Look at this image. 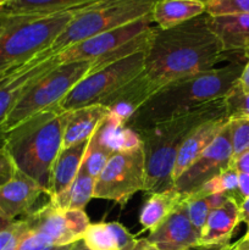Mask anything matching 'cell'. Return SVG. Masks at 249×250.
I'll list each match as a JSON object with an SVG mask.
<instances>
[{
  "instance_id": "obj_1",
  "label": "cell",
  "mask_w": 249,
  "mask_h": 250,
  "mask_svg": "<svg viewBox=\"0 0 249 250\" xmlns=\"http://www.w3.org/2000/svg\"><path fill=\"white\" fill-rule=\"evenodd\" d=\"M205 14L168 29L155 26L141 76L156 93L180 78L214 68L226 56Z\"/></svg>"
},
{
  "instance_id": "obj_2",
  "label": "cell",
  "mask_w": 249,
  "mask_h": 250,
  "mask_svg": "<svg viewBox=\"0 0 249 250\" xmlns=\"http://www.w3.org/2000/svg\"><path fill=\"white\" fill-rule=\"evenodd\" d=\"M244 65L241 61H232L224 67L210 68L164 85L142 105L126 127L138 132L224 99L238 82Z\"/></svg>"
},
{
  "instance_id": "obj_3",
  "label": "cell",
  "mask_w": 249,
  "mask_h": 250,
  "mask_svg": "<svg viewBox=\"0 0 249 250\" xmlns=\"http://www.w3.org/2000/svg\"><path fill=\"white\" fill-rule=\"evenodd\" d=\"M221 116H226L224 99L208 103L181 116L137 132L145 155L144 192L151 194L171 189L173 166L185 139L203 122Z\"/></svg>"
},
{
  "instance_id": "obj_4",
  "label": "cell",
  "mask_w": 249,
  "mask_h": 250,
  "mask_svg": "<svg viewBox=\"0 0 249 250\" xmlns=\"http://www.w3.org/2000/svg\"><path fill=\"white\" fill-rule=\"evenodd\" d=\"M70 111L56 106L43 110L9 131L4 148L17 171L36 181L45 190L49 171L62 148Z\"/></svg>"
},
{
  "instance_id": "obj_5",
  "label": "cell",
  "mask_w": 249,
  "mask_h": 250,
  "mask_svg": "<svg viewBox=\"0 0 249 250\" xmlns=\"http://www.w3.org/2000/svg\"><path fill=\"white\" fill-rule=\"evenodd\" d=\"M156 1L158 0H98L80 7L65 29L39 55L45 58L58 55L84 39L138 21L151 14Z\"/></svg>"
},
{
  "instance_id": "obj_6",
  "label": "cell",
  "mask_w": 249,
  "mask_h": 250,
  "mask_svg": "<svg viewBox=\"0 0 249 250\" xmlns=\"http://www.w3.org/2000/svg\"><path fill=\"white\" fill-rule=\"evenodd\" d=\"M80 7L43 16L9 17L0 34V71L22 65L46 50Z\"/></svg>"
},
{
  "instance_id": "obj_7",
  "label": "cell",
  "mask_w": 249,
  "mask_h": 250,
  "mask_svg": "<svg viewBox=\"0 0 249 250\" xmlns=\"http://www.w3.org/2000/svg\"><path fill=\"white\" fill-rule=\"evenodd\" d=\"M92 65L93 60H87L56 66L24 93L2 124V132L6 134L24 120L56 106L81 80L88 76Z\"/></svg>"
},
{
  "instance_id": "obj_8",
  "label": "cell",
  "mask_w": 249,
  "mask_h": 250,
  "mask_svg": "<svg viewBox=\"0 0 249 250\" xmlns=\"http://www.w3.org/2000/svg\"><path fill=\"white\" fill-rule=\"evenodd\" d=\"M146 50L116 61L81 80L71 92L58 104L62 111H72L78 107L100 104L115 90L120 89L141 75L144 67Z\"/></svg>"
},
{
  "instance_id": "obj_9",
  "label": "cell",
  "mask_w": 249,
  "mask_h": 250,
  "mask_svg": "<svg viewBox=\"0 0 249 250\" xmlns=\"http://www.w3.org/2000/svg\"><path fill=\"white\" fill-rule=\"evenodd\" d=\"M145 187V155L142 146L117 151L107 160L94 183L93 198L124 205Z\"/></svg>"
},
{
  "instance_id": "obj_10",
  "label": "cell",
  "mask_w": 249,
  "mask_h": 250,
  "mask_svg": "<svg viewBox=\"0 0 249 250\" xmlns=\"http://www.w3.org/2000/svg\"><path fill=\"white\" fill-rule=\"evenodd\" d=\"M28 231L51 244L65 247L82 239L90 221L84 210H61L50 202L26 215Z\"/></svg>"
},
{
  "instance_id": "obj_11",
  "label": "cell",
  "mask_w": 249,
  "mask_h": 250,
  "mask_svg": "<svg viewBox=\"0 0 249 250\" xmlns=\"http://www.w3.org/2000/svg\"><path fill=\"white\" fill-rule=\"evenodd\" d=\"M232 158L233 149L228 121L214 142L173 182V188L185 195L195 192L208 181L228 168Z\"/></svg>"
},
{
  "instance_id": "obj_12",
  "label": "cell",
  "mask_w": 249,
  "mask_h": 250,
  "mask_svg": "<svg viewBox=\"0 0 249 250\" xmlns=\"http://www.w3.org/2000/svg\"><path fill=\"white\" fill-rule=\"evenodd\" d=\"M153 26L154 22L150 14L126 26L97 34L80 43L73 44L72 46L55 55L56 61L59 65H63V63L76 62V61L99 60L114 53L115 50L131 42L136 37L141 36Z\"/></svg>"
},
{
  "instance_id": "obj_13",
  "label": "cell",
  "mask_w": 249,
  "mask_h": 250,
  "mask_svg": "<svg viewBox=\"0 0 249 250\" xmlns=\"http://www.w3.org/2000/svg\"><path fill=\"white\" fill-rule=\"evenodd\" d=\"M59 66L55 55L50 58L37 55L32 60L16 66L0 80V149L4 148L2 124L24 93L42 77Z\"/></svg>"
},
{
  "instance_id": "obj_14",
  "label": "cell",
  "mask_w": 249,
  "mask_h": 250,
  "mask_svg": "<svg viewBox=\"0 0 249 250\" xmlns=\"http://www.w3.org/2000/svg\"><path fill=\"white\" fill-rule=\"evenodd\" d=\"M200 232L188 216L187 202H183L175 212L160 226L150 232L146 239L159 250H190L199 247Z\"/></svg>"
},
{
  "instance_id": "obj_15",
  "label": "cell",
  "mask_w": 249,
  "mask_h": 250,
  "mask_svg": "<svg viewBox=\"0 0 249 250\" xmlns=\"http://www.w3.org/2000/svg\"><path fill=\"white\" fill-rule=\"evenodd\" d=\"M42 194H45L43 187L17 171L11 181L0 187V219L14 221L21 215L31 214Z\"/></svg>"
},
{
  "instance_id": "obj_16",
  "label": "cell",
  "mask_w": 249,
  "mask_h": 250,
  "mask_svg": "<svg viewBox=\"0 0 249 250\" xmlns=\"http://www.w3.org/2000/svg\"><path fill=\"white\" fill-rule=\"evenodd\" d=\"M228 121L229 120L227 116L209 120L195 127L188 134L178 150L172 171V182H175L197 160L198 156L214 142V139L219 136L224 127L228 124Z\"/></svg>"
},
{
  "instance_id": "obj_17",
  "label": "cell",
  "mask_w": 249,
  "mask_h": 250,
  "mask_svg": "<svg viewBox=\"0 0 249 250\" xmlns=\"http://www.w3.org/2000/svg\"><path fill=\"white\" fill-rule=\"evenodd\" d=\"M88 143L89 139L67 148H61L59 151L49 171L48 185L45 188V194H48L50 199L60 195L72 185L80 171Z\"/></svg>"
},
{
  "instance_id": "obj_18",
  "label": "cell",
  "mask_w": 249,
  "mask_h": 250,
  "mask_svg": "<svg viewBox=\"0 0 249 250\" xmlns=\"http://www.w3.org/2000/svg\"><path fill=\"white\" fill-rule=\"evenodd\" d=\"M154 90L149 87L141 75L124 84L120 89L105 98L100 104L109 109L110 115L119 119L124 125L141 109L142 105L154 95Z\"/></svg>"
},
{
  "instance_id": "obj_19",
  "label": "cell",
  "mask_w": 249,
  "mask_h": 250,
  "mask_svg": "<svg viewBox=\"0 0 249 250\" xmlns=\"http://www.w3.org/2000/svg\"><path fill=\"white\" fill-rule=\"evenodd\" d=\"M239 224V203L233 197H229L226 204L209 212L207 222L200 231L199 247L229 243V239Z\"/></svg>"
},
{
  "instance_id": "obj_20",
  "label": "cell",
  "mask_w": 249,
  "mask_h": 250,
  "mask_svg": "<svg viewBox=\"0 0 249 250\" xmlns=\"http://www.w3.org/2000/svg\"><path fill=\"white\" fill-rule=\"evenodd\" d=\"M208 24L225 53L244 54L249 50V15H209Z\"/></svg>"
},
{
  "instance_id": "obj_21",
  "label": "cell",
  "mask_w": 249,
  "mask_h": 250,
  "mask_svg": "<svg viewBox=\"0 0 249 250\" xmlns=\"http://www.w3.org/2000/svg\"><path fill=\"white\" fill-rule=\"evenodd\" d=\"M109 114V109L102 104L88 105L70 111L63 132L62 148L89 139Z\"/></svg>"
},
{
  "instance_id": "obj_22",
  "label": "cell",
  "mask_w": 249,
  "mask_h": 250,
  "mask_svg": "<svg viewBox=\"0 0 249 250\" xmlns=\"http://www.w3.org/2000/svg\"><path fill=\"white\" fill-rule=\"evenodd\" d=\"M207 12V4L197 0H158L151 19L160 29H168Z\"/></svg>"
},
{
  "instance_id": "obj_23",
  "label": "cell",
  "mask_w": 249,
  "mask_h": 250,
  "mask_svg": "<svg viewBox=\"0 0 249 250\" xmlns=\"http://www.w3.org/2000/svg\"><path fill=\"white\" fill-rule=\"evenodd\" d=\"M186 200V195L176 190L175 188L151 193L146 199L139 216L143 229L153 232L158 229L172 212Z\"/></svg>"
},
{
  "instance_id": "obj_24",
  "label": "cell",
  "mask_w": 249,
  "mask_h": 250,
  "mask_svg": "<svg viewBox=\"0 0 249 250\" xmlns=\"http://www.w3.org/2000/svg\"><path fill=\"white\" fill-rule=\"evenodd\" d=\"M98 0H10L0 7L1 16H43L75 7L84 6Z\"/></svg>"
},
{
  "instance_id": "obj_25",
  "label": "cell",
  "mask_w": 249,
  "mask_h": 250,
  "mask_svg": "<svg viewBox=\"0 0 249 250\" xmlns=\"http://www.w3.org/2000/svg\"><path fill=\"white\" fill-rule=\"evenodd\" d=\"M94 183L95 178L81 166L72 185L60 195L51 198L50 203L61 210H83L93 198Z\"/></svg>"
},
{
  "instance_id": "obj_26",
  "label": "cell",
  "mask_w": 249,
  "mask_h": 250,
  "mask_svg": "<svg viewBox=\"0 0 249 250\" xmlns=\"http://www.w3.org/2000/svg\"><path fill=\"white\" fill-rule=\"evenodd\" d=\"M112 154L114 153L100 142L97 128L89 138V143L81 166L87 171L88 175L92 176L93 178H97Z\"/></svg>"
},
{
  "instance_id": "obj_27",
  "label": "cell",
  "mask_w": 249,
  "mask_h": 250,
  "mask_svg": "<svg viewBox=\"0 0 249 250\" xmlns=\"http://www.w3.org/2000/svg\"><path fill=\"white\" fill-rule=\"evenodd\" d=\"M90 250H120L119 243L109 224H89L82 237Z\"/></svg>"
},
{
  "instance_id": "obj_28",
  "label": "cell",
  "mask_w": 249,
  "mask_h": 250,
  "mask_svg": "<svg viewBox=\"0 0 249 250\" xmlns=\"http://www.w3.org/2000/svg\"><path fill=\"white\" fill-rule=\"evenodd\" d=\"M224 102L228 120L249 119V92H244L238 82L224 98Z\"/></svg>"
},
{
  "instance_id": "obj_29",
  "label": "cell",
  "mask_w": 249,
  "mask_h": 250,
  "mask_svg": "<svg viewBox=\"0 0 249 250\" xmlns=\"http://www.w3.org/2000/svg\"><path fill=\"white\" fill-rule=\"evenodd\" d=\"M28 232L26 219L10 221L0 229V250H17Z\"/></svg>"
},
{
  "instance_id": "obj_30",
  "label": "cell",
  "mask_w": 249,
  "mask_h": 250,
  "mask_svg": "<svg viewBox=\"0 0 249 250\" xmlns=\"http://www.w3.org/2000/svg\"><path fill=\"white\" fill-rule=\"evenodd\" d=\"M232 149L234 156L249 151V119L229 120Z\"/></svg>"
},
{
  "instance_id": "obj_31",
  "label": "cell",
  "mask_w": 249,
  "mask_h": 250,
  "mask_svg": "<svg viewBox=\"0 0 249 250\" xmlns=\"http://www.w3.org/2000/svg\"><path fill=\"white\" fill-rule=\"evenodd\" d=\"M207 14L210 16L219 15H249V0H209Z\"/></svg>"
},
{
  "instance_id": "obj_32",
  "label": "cell",
  "mask_w": 249,
  "mask_h": 250,
  "mask_svg": "<svg viewBox=\"0 0 249 250\" xmlns=\"http://www.w3.org/2000/svg\"><path fill=\"white\" fill-rule=\"evenodd\" d=\"M186 202H187L188 216H189L190 222L200 232L203 227H204L208 215L210 212L209 207H208L204 198H202V199H193V198L186 197Z\"/></svg>"
},
{
  "instance_id": "obj_33",
  "label": "cell",
  "mask_w": 249,
  "mask_h": 250,
  "mask_svg": "<svg viewBox=\"0 0 249 250\" xmlns=\"http://www.w3.org/2000/svg\"><path fill=\"white\" fill-rule=\"evenodd\" d=\"M68 246H54V244H51L50 242H48L45 238L39 236V234L28 231L21 241V243H20L17 250H66Z\"/></svg>"
},
{
  "instance_id": "obj_34",
  "label": "cell",
  "mask_w": 249,
  "mask_h": 250,
  "mask_svg": "<svg viewBox=\"0 0 249 250\" xmlns=\"http://www.w3.org/2000/svg\"><path fill=\"white\" fill-rule=\"evenodd\" d=\"M17 172V168L5 148L0 149V187L11 181Z\"/></svg>"
},
{
  "instance_id": "obj_35",
  "label": "cell",
  "mask_w": 249,
  "mask_h": 250,
  "mask_svg": "<svg viewBox=\"0 0 249 250\" xmlns=\"http://www.w3.org/2000/svg\"><path fill=\"white\" fill-rule=\"evenodd\" d=\"M229 167L236 170L238 173H249V151L232 158Z\"/></svg>"
},
{
  "instance_id": "obj_36",
  "label": "cell",
  "mask_w": 249,
  "mask_h": 250,
  "mask_svg": "<svg viewBox=\"0 0 249 250\" xmlns=\"http://www.w3.org/2000/svg\"><path fill=\"white\" fill-rule=\"evenodd\" d=\"M247 198H249V173H238L239 205Z\"/></svg>"
},
{
  "instance_id": "obj_37",
  "label": "cell",
  "mask_w": 249,
  "mask_h": 250,
  "mask_svg": "<svg viewBox=\"0 0 249 250\" xmlns=\"http://www.w3.org/2000/svg\"><path fill=\"white\" fill-rule=\"evenodd\" d=\"M229 197H231V195L228 194H211L205 197L204 199L205 202H207L208 207H209L210 211H211V210L219 209L222 205L226 204V202L229 199Z\"/></svg>"
},
{
  "instance_id": "obj_38",
  "label": "cell",
  "mask_w": 249,
  "mask_h": 250,
  "mask_svg": "<svg viewBox=\"0 0 249 250\" xmlns=\"http://www.w3.org/2000/svg\"><path fill=\"white\" fill-rule=\"evenodd\" d=\"M124 250H159L154 246L153 243L148 241L146 238H142V239H137Z\"/></svg>"
},
{
  "instance_id": "obj_39",
  "label": "cell",
  "mask_w": 249,
  "mask_h": 250,
  "mask_svg": "<svg viewBox=\"0 0 249 250\" xmlns=\"http://www.w3.org/2000/svg\"><path fill=\"white\" fill-rule=\"evenodd\" d=\"M239 211H241V222H244L247 225V233H249V198L241 203Z\"/></svg>"
},
{
  "instance_id": "obj_40",
  "label": "cell",
  "mask_w": 249,
  "mask_h": 250,
  "mask_svg": "<svg viewBox=\"0 0 249 250\" xmlns=\"http://www.w3.org/2000/svg\"><path fill=\"white\" fill-rule=\"evenodd\" d=\"M238 84L244 92H249V59H247V62L238 80Z\"/></svg>"
},
{
  "instance_id": "obj_41",
  "label": "cell",
  "mask_w": 249,
  "mask_h": 250,
  "mask_svg": "<svg viewBox=\"0 0 249 250\" xmlns=\"http://www.w3.org/2000/svg\"><path fill=\"white\" fill-rule=\"evenodd\" d=\"M198 250H234V246L231 243L226 244H215V246L198 247Z\"/></svg>"
},
{
  "instance_id": "obj_42",
  "label": "cell",
  "mask_w": 249,
  "mask_h": 250,
  "mask_svg": "<svg viewBox=\"0 0 249 250\" xmlns=\"http://www.w3.org/2000/svg\"><path fill=\"white\" fill-rule=\"evenodd\" d=\"M234 250H249V233H246L233 244Z\"/></svg>"
},
{
  "instance_id": "obj_43",
  "label": "cell",
  "mask_w": 249,
  "mask_h": 250,
  "mask_svg": "<svg viewBox=\"0 0 249 250\" xmlns=\"http://www.w3.org/2000/svg\"><path fill=\"white\" fill-rule=\"evenodd\" d=\"M68 250H90V249L85 246L83 239H78V241L73 242L72 244H70V249Z\"/></svg>"
},
{
  "instance_id": "obj_44",
  "label": "cell",
  "mask_w": 249,
  "mask_h": 250,
  "mask_svg": "<svg viewBox=\"0 0 249 250\" xmlns=\"http://www.w3.org/2000/svg\"><path fill=\"white\" fill-rule=\"evenodd\" d=\"M7 22H9V17L1 16V15H0V34H1L2 32H4V29L6 28Z\"/></svg>"
},
{
  "instance_id": "obj_45",
  "label": "cell",
  "mask_w": 249,
  "mask_h": 250,
  "mask_svg": "<svg viewBox=\"0 0 249 250\" xmlns=\"http://www.w3.org/2000/svg\"><path fill=\"white\" fill-rule=\"evenodd\" d=\"M17 66H19V65H17ZM15 67H16V66H14V67H10V68H6V70H2V71H0V80H1V78H4L5 77V76H6L7 75V73H9L10 72V71H12V70H14V68Z\"/></svg>"
},
{
  "instance_id": "obj_46",
  "label": "cell",
  "mask_w": 249,
  "mask_h": 250,
  "mask_svg": "<svg viewBox=\"0 0 249 250\" xmlns=\"http://www.w3.org/2000/svg\"><path fill=\"white\" fill-rule=\"evenodd\" d=\"M7 222H10V221H5V220H1V219H0V229H1V227H4L5 225L7 224Z\"/></svg>"
},
{
  "instance_id": "obj_47",
  "label": "cell",
  "mask_w": 249,
  "mask_h": 250,
  "mask_svg": "<svg viewBox=\"0 0 249 250\" xmlns=\"http://www.w3.org/2000/svg\"><path fill=\"white\" fill-rule=\"evenodd\" d=\"M10 0H0V7L1 6H4L5 4H7V2H9Z\"/></svg>"
},
{
  "instance_id": "obj_48",
  "label": "cell",
  "mask_w": 249,
  "mask_h": 250,
  "mask_svg": "<svg viewBox=\"0 0 249 250\" xmlns=\"http://www.w3.org/2000/svg\"><path fill=\"white\" fill-rule=\"evenodd\" d=\"M244 56H246L247 59H249V50H248V51H246V53H244Z\"/></svg>"
},
{
  "instance_id": "obj_49",
  "label": "cell",
  "mask_w": 249,
  "mask_h": 250,
  "mask_svg": "<svg viewBox=\"0 0 249 250\" xmlns=\"http://www.w3.org/2000/svg\"><path fill=\"white\" fill-rule=\"evenodd\" d=\"M197 1H202V2H204V4H208V1H209V0H197Z\"/></svg>"
},
{
  "instance_id": "obj_50",
  "label": "cell",
  "mask_w": 249,
  "mask_h": 250,
  "mask_svg": "<svg viewBox=\"0 0 249 250\" xmlns=\"http://www.w3.org/2000/svg\"><path fill=\"white\" fill-rule=\"evenodd\" d=\"M68 249H70V246H68V247H67V249H66V250H68Z\"/></svg>"
},
{
  "instance_id": "obj_51",
  "label": "cell",
  "mask_w": 249,
  "mask_h": 250,
  "mask_svg": "<svg viewBox=\"0 0 249 250\" xmlns=\"http://www.w3.org/2000/svg\"><path fill=\"white\" fill-rule=\"evenodd\" d=\"M195 250H198V249H197V248H195Z\"/></svg>"
}]
</instances>
